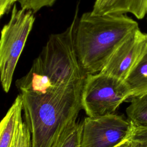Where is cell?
Segmentation results:
<instances>
[{
	"mask_svg": "<svg viewBox=\"0 0 147 147\" xmlns=\"http://www.w3.org/2000/svg\"><path fill=\"white\" fill-rule=\"evenodd\" d=\"M84 78L41 92H20L31 147H56L64 130L76 121Z\"/></svg>",
	"mask_w": 147,
	"mask_h": 147,
	"instance_id": "cell-1",
	"label": "cell"
},
{
	"mask_svg": "<svg viewBox=\"0 0 147 147\" xmlns=\"http://www.w3.org/2000/svg\"><path fill=\"white\" fill-rule=\"evenodd\" d=\"M139 29L126 14L83 13L78 20L74 37L80 65L86 74L100 72L117 47Z\"/></svg>",
	"mask_w": 147,
	"mask_h": 147,
	"instance_id": "cell-2",
	"label": "cell"
},
{
	"mask_svg": "<svg viewBox=\"0 0 147 147\" xmlns=\"http://www.w3.org/2000/svg\"><path fill=\"white\" fill-rule=\"evenodd\" d=\"M78 20L76 10L72 22L64 31L49 37L29 72L16 81L20 92H41L86 76L74 44Z\"/></svg>",
	"mask_w": 147,
	"mask_h": 147,
	"instance_id": "cell-3",
	"label": "cell"
},
{
	"mask_svg": "<svg viewBox=\"0 0 147 147\" xmlns=\"http://www.w3.org/2000/svg\"><path fill=\"white\" fill-rule=\"evenodd\" d=\"M130 97L131 92L125 80L102 72L86 75L81 104L88 117L114 113Z\"/></svg>",
	"mask_w": 147,
	"mask_h": 147,
	"instance_id": "cell-4",
	"label": "cell"
},
{
	"mask_svg": "<svg viewBox=\"0 0 147 147\" xmlns=\"http://www.w3.org/2000/svg\"><path fill=\"white\" fill-rule=\"evenodd\" d=\"M35 20L34 13L14 4L9 22L3 26L0 41V72L3 90L11 87L17 64Z\"/></svg>",
	"mask_w": 147,
	"mask_h": 147,
	"instance_id": "cell-5",
	"label": "cell"
},
{
	"mask_svg": "<svg viewBox=\"0 0 147 147\" xmlns=\"http://www.w3.org/2000/svg\"><path fill=\"white\" fill-rule=\"evenodd\" d=\"M134 126L114 113L88 117L82 122V147H115L129 139Z\"/></svg>",
	"mask_w": 147,
	"mask_h": 147,
	"instance_id": "cell-6",
	"label": "cell"
},
{
	"mask_svg": "<svg viewBox=\"0 0 147 147\" xmlns=\"http://www.w3.org/2000/svg\"><path fill=\"white\" fill-rule=\"evenodd\" d=\"M147 43V33L139 29L131 33L114 51L100 71L125 80L138 60Z\"/></svg>",
	"mask_w": 147,
	"mask_h": 147,
	"instance_id": "cell-7",
	"label": "cell"
},
{
	"mask_svg": "<svg viewBox=\"0 0 147 147\" xmlns=\"http://www.w3.org/2000/svg\"><path fill=\"white\" fill-rule=\"evenodd\" d=\"M91 12L94 15L129 13L141 20L147 14V0H96Z\"/></svg>",
	"mask_w": 147,
	"mask_h": 147,
	"instance_id": "cell-8",
	"label": "cell"
},
{
	"mask_svg": "<svg viewBox=\"0 0 147 147\" xmlns=\"http://www.w3.org/2000/svg\"><path fill=\"white\" fill-rule=\"evenodd\" d=\"M22 100L20 94L3 118L0 124V147H13L19 120L22 118Z\"/></svg>",
	"mask_w": 147,
	"mask_h": 147,
	"instance_id": "cell-9",
	"label": "cell"
},
{
	"mask_svg": "<svg viewBox=\"0 0 147 147\" xmlns=\"http://www.w3.org/2000/svg\"><path fill=\"white\" fill-rule=\"evenodd\" d=\"M125 81L131 92V97L147 92V43Z\"/></svg>",
	"mask_w": 147,
	"mask_h": 147,
	"instance_id": "cell-10",
	"label": "cell"
},
{
	"mask_svg": "<svg viewBox=\"0 0 147 147\" xmlns=\"http://www.w3.org/2000/svg\"><path fill=\"white\" fill-rule=\"evenodd\" d=\"M131 99L126 110L127 119L135 127H147V92Z\"/></svg>",
	"mask_w": 147,
	"mask_h": 147,
	"instance_id": "cell-11",
	"label": "cell"
},
{
	"mask_svg": "<svg viewBox=\"0 0 147 147\" xmlns=\"http://www.w3.org/2000/svg\"><path fill=\"white\" fill-rule=\"evenodd\" d=\"M82 122H72L64 130L56 147H82Z\"/></svg>",
	"mask_w": 147,
	"mask_h": 147,
	"instance_id": "cell-12",
	"label": "cell"
},
{
	"mask_svg": "<svg viewBox=\"0 0 147 147\" xmlns=\"http://www.w3.org/2000/svg\"><path fill=\"white\" fill-rule=\"evenodd\" d=\"M13 147H31V134L22 118L17 125Z\"/></svg>",
	"mask_w": 147,
	"mask_h": 147,
	"instance_id": "cell-13",
	"label": "cell"
},
{
	"mask_svg": "<svg viewBox=\"0 0 147 147\" xmlns=\"http://www.w3.org/2000/svg\"><path fill=\"white\" fill-rule=\"evenodd\" d=\"M56 0H18L21 8L32 10L34 13L44 7L52 6Z\"/></svg>",
	"mask_w": 147,
	"mask_h": 147,
	"instance_id": "cell-14",
	"label": "cell"
},
{
	"mask_svg": "<svg viewBox=\"0 0 147 147\" xmlns=\"http://www.w3.org/2000/svg\"><path fill=\"white\" fill-rule=\"evenodd\" d=\"M130 141L131 147H147V127L134 126Z\"/></svg>",
	"mask_w": 147,
	"mask_h": 147,
	"instance_id": "cell-15",
	"label": "cell"
},
{
	"mask_svg": "<svg viewBox=\"0 0 147 147\" xmlns=\"http://www.w3.org/2000/svg\"><path fill=\"white\" fill-rule=\"evenodd\" d=\"M18 0H0V16L2 17L4 14L8 13L11 6Z\"/></svg>",
	"mask_w": 147,
	"mask_h": 147,
	"instance_id": "cell-16",
	"label": "cell"
},
{
	"mask_svg": "<svg viewBox=\"0 0 147 147\" xmlns=\"http://www.w3.org/2000/svg\"><path fill=\"white\" fill-rule=\"evenodd\" d=\"M131 137V136H130ZM115 147H131V141H130V137L124 141L123 142H121V144H118Z\"/></svg>",
	"mask_w": 147,
	"mask_h": 147,
	"instance_id": "cell-17",
	"label": "cell"
}]
</instances>
